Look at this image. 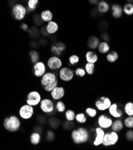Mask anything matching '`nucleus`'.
I'll use <instances>...</instances> for the list:
<instances>
[{
  "instance_id": "obj_1",
  "label": "nucleus",
  "mask_w": 133,
  "mask_h": 150,
  "mask_svg": "<svg viewBox=\"0 0 133 150\" xmlns=\"http://www.w3.org/2000/svg\"><path fill=\"white\" fill-rule=\"evenodd\" d=\"M71 140L75 144L80 145L88 142L90 140L91 134L86 128L80 127L71 132Z\"/></svg>"
},
{
  "instance_id": "obj_2",
  "label": "nucleus",
  "mask_w": 133,
  "mask_h": 150,
  "mask_svg": "<svg viewBox=\"0 0 133 150\" xmlns=\"http://www.w3.org/2000/svg\"><path fill=\"white\" fill-rule=\"evenodd\" d=\"M21 126V122L20 119L16 115H11L4 120V128L10 132H15L20 129Z\"/></svg>"
},
{
  "instance_id": "obj_3",
  "label": "nucleus",
  "mask_w": 133,
  "mask_h": 150,
  "mask_svg": "<svg viewBox=\"0 0 133 150\" xmlns=\"http://www.w3.org/2000/svg\"><path fill=\"white\" fill-rule=\"evenodd\" d=\"M119 140V136L118 132L111 130L106 132L102 145L104 147H111L115 145Z\"/></svg>"
},
{
  "instance_id": "obj_4",
  "label": "nucleus",
  "mask_w": 133,
  "mask_h": 150,
  "mask_svg": "<svg viewBox=\"0 0 133 150\" xmlns=\"http://www.w3.org/2000/svg\"><path fill=\"white\" fill-rule=\"evenodd\" d=\"M34 111V107L27 103L20 108L19 110V115L23 120H29L33 116Z\"/></svg>"
},
{
  "instance_id": "obj_5",
  "label": "nucleus",
  "mask_w": 133,
  "mask_h": 150,
  "mask_svg": "<svg viewBox=\"0 0 133 150\" xmlns=\"http://www.w3.org/2000/svg\"><path fill=\"white\" fill-rule=\"evenodd\" d=\"M42 100V96L39 91L33 90L28 93L26 103L32 107H37Z\"/></svg>"
},
{
  "instance_id": "obj_6",
  "label": "nucleus",
  "mask_w": 133,
  "mask_h": 150,
  "mask_svg": "<svg viewBox=\"0 0 133 150\" xmlns=\"http://www.w3.org/2000/svg\"><path fill=\"white\" fill-rule=\"evenodd\" d=\"M112 101L108 97L101 96L95 102V106L99 111H105L108 110L112 105Z\"/></svg>"
},
{
  "instance_id": "obj_7",
  "label": "nucleus",
  "mask_w": 133,
  "mask_h": 150,
  "mask_svg": "<svg viewBox=\"0 0 133 150\" xmlns=\"http://www.w3.org/2000/svg\"><path fill=\"white\" fill-rule=\"evenodd\" d=\"M39 105L41 110L47 114H50L53 112L55 108L53 101L49 98L42 99Z\"/></svg>"
},
{
  "instance_id": "obj_8",
  "label": "nucleus",
  "mask_w": 133,
  "mask_h": 150,
  "mask_svg": "<svg viewBox=\"0 0 133 150\" xmlns=\"http://www.w3.org/2000/svg\"><path fill=\"white\" fill-rule=\"evenodd\" d=\"M113 119L108 117L106 114H101L97 119V123L99 127L106 130L111 128L113 123Z\"/></svg>"
},
{
  "instance_id": "obj_9",
  "label": "nucleus",
  "mask_w": 133,
  "mask_h": 150,
  "mask_svg": "<svg viewBox=\"0 0 133 150\" xmlns=\"http://www.w3.org/2000/svg\"><path fill=\"white\" fill-rule=\"evenodd\" d=\"M74 72L67 67L61 68L59 71V78L64 82H69L74 78Z\"/></svg>"
},
{
  "instance_id": "obj_10",
  "label": "nucleus",
  "mask_w": 133,
  "mask_h": 150,
  "mask_svg": "<svg viewBox=\"0 0 133 150\" xmlns=\"http://www.w3.org/2000/svg\"><path fill=\"white\" fill-rule=\"evenodd\" d=\"M47 66L50 70L56 71L60 70L63 66V62L58 57L55 56L51 57L47 61Z\"/></svg>"
},
{
  "instance_id": "obj_11",
  "label": "nucleus",
  "mask_w": 133,
  "mask_h": 150,
  "mask_svg": "<svg viewBox=\"0 0 133 150\" xmlns=\"http://www.w3.org/2000/svg\"><path fill=\"white\" fill-rule=\"evenodd\" d=\"M12 10H13V13L15 19L18 20H21L23 19L26 15L27 10L25 7L22 4L15 5Z\"/></svg>"
},
{
  "instance_id": "obj_12",
  "label": "nucleus",
  "mask_w": 133,
  "mask_h": 150,
  "mask_svg": "<svg viewBox=\"0 0 133 150\" xmlns=\"http://www.w3.org/2000/svg\"><path fill=\"white\" fill-rule=\"evenodd\" d=\"M105 133L106 132L104 129L100 128V127H97L95 129V134L96 136L93 141L94 146L99 147L102 145Z\"/></svg>"
},
{
  "instance_id": "obj_13",
  "label": "nucleus",
  "mask_w": 133,
  "mask_h": 150,
  "mask_svg": "<svg viewBox=\"0 0 133 150\" xmlns=\"http://www.w3.org/2000/svg\"><path fill=\"white\" fill-rule=\"evenodd\" d=\"M56 80H57V77L55 73L48 72V73H46L42 77L40 83L43 87H45L47 85L50 84L51 83L54 82Z\"/></svg>"
},
{
  "instance_id": "obj_14",
  "label": "nucleus",
  "mask_w": 133,
  "mask_h": 150,
  "mask_svg": "<svg viewBox=\"0 0 133 150\" xmlns=\"http://www.w3.org/2000/svg\"><path fill=\"white\" fill-rule=\"evenodd\" d=\"M65 93L64 88L62 86H58L51 92V96L54 100H59L64 97Z\"/></svg>"
},
{
  "instance_id": "obj_15",
  "label": "nucleus",
  "mask_w": 133,
  "mask_h": 150,
  "mask_svg": "<svg viewBox=\"0 0 133 150\" xmlns=\"http://www.w3.org/2000/svg\"><path fill=\"white\" fill-rule=\"evenodd\" d=\"M109 114L114 119H120L123 116V111L118 108V105L116 103H112L110 108L108 109Z\"/></svg>"
},
{
  "instance_id": "obj_16",
  "label": "nucleus",
  "mask_w": 133,
  "mask_h": 150,
  "mask_svg": "<svg viewBox=\"0 0 133 150\" xmlns=\"http://www.w3.org/2000/svg\"><path fill=\"white\" fill-rule=\"evenodd\" d=\"M46 71V68L42 62H37L34 65V74L37 77H42Z\"/></svg>"
},
{
  "instance_id": "obj_17",
  "label": "nucleus",
  "mask_w": 133,
  "mask_h": 150,
  "mask_svg": "<svg viewBox=\"0 0 133 150\" xmlns=\"http://www.w3.org/2000/svg\"><path fill=\"white\" fill-rule=\"evenodd\" d=\"M124 122L120 119H116V120H115L113 121L110 129L112 130L119 133L120 132H121L124 129Z\"/></svg>"
},
{
  "instance_id": "obj_18",
  "label": "nucleus",
  "mask_w": 133,
  "mask_h": 150,
  "mask_svg": "<svg viewBox=\"0 0 133 150\" xmlns=\"http://www.w3.org/2000/svg\"><path fill=\"white\" fill-rule=\"evenodd\" d=\"M65 49V45L63 43H57L52 47V52L56 55H60Z\"/></svg>"
},
{
  "instance_id": "obj_19",
  "label": "nucleus",
  "mask_w": 133,
  "mask_h": 150,
  "mask_svg": "<svg viewBox=\"0 0 133 150\" xmlns=\"http://www.w3.org/2000/svg\"><path fill=\"white\" fill-rule=\"evenodd\" d=\"M46 29L49 34L55 33L58 30V25L55 22L51 20L48 22L46 27Z\"/></svg>"
},
{
  "instance_id": "obj_20",
  "label": "nucleus",
  "mask_w": 133,
  "mask_h": 150,
  "mask_svg": "<svg viewBox=\"0 0 133 150\" xmlns=\"http://www.w3.org/2000/svg\"><path fill=\"white\" fill-rule=\"evenodd\" d=\"M86 60L88 63H95L98 61V56L95 53L92 51H89L85 55Z\"/></svg>"
},
{
  "instance_id": "obj_21",
  "label": "nucleus",
  "mask_w": 133,
  "mask_h": 150,
  "mask_svg": "<svg viewBox=\"0 0 133 150\" xmlns=\"http://www.w3.org/2000/svg\"><path fill=\"white\" fill-rule=\"evenodd\" d=\"M100 44V40L96 37L92 36L89 38L88 41V45L90 49H95L99 47Z\"/></svg>"
},
{
  "instance_id": "obj_22",
  "label": "nucleus",
  "mask_w": 133,
  "mask_h": 150,
  "mask_svg": "<svg viewBox=\"0 0 133 150\" xmlns=\"http://www.w3.org/2000/svg\"><path fill=\"white\" fill-rule=\"evenodd\" d=\"M41 141V135L39 132H33L30 136V142L32 145H37Z\"/></svg>"
},
{
  "instance_id": "obj_23",
  "label": "nucleus",
  "mask_w": 133,
  "mask_h": 150,
  "mask_svg": "<svg viewBox=\"0 0 133 150\" xmlns=\"http://www.w3.org/2000/svg\"><path fill=\"white\" fill-rule=\"evenodd\" d=\"M113 16L115 18H119L122 15V10L121 7L118 4H115L112 6Z\"/></svg>"
},
{
  "instance_id": "obj_24",
  "label": "nucleus",
  "mask_w": 133,
  "mask_h": 150,
  "mask_svg": "<svg viewBox=\"0 0 133 150\" xmlns=\"http://www.w3.org/2000/svg\"><path fill=\"white\" fill-rule=\"evenodd\" d=\"M40 17L43 21L46 22H49L52 20L53 15L51 11L45 10V11H43L41 13Z\"/></svg>"
},
{
  "instance_id": "obj_25",
  "label": "nucleus",
  "mask_w": 133,
  "mask_h": 150,
  "mask_svg": "<svg viewBox=\"0 0 133 150\" xmlns=\"http://www.w3.org/2000/svg\"><path fill=\"white\" fill-rule=\"evenodd\" d=\"M98 49L100 53L105 54L108 52V51L110 50V46L108 45L107 42L103 41V42L100 43L98 47Z\"/></svg>"
},
{
  "instance_id": "obj_26",
  "label": "nucleus",
  "mask_w": 133,
  "mask_h": 150,
  "mask_svg": "<svg viewBox=\"0 0 133 150\" xmlns=\"http://www.w3.org/2000/svg\"><path fill=\"white\" fill-rule=\"evenodd\" d=\"M118 58H119V54L115 51H112L110 52L106 56V59L107 61H108L110 63H113L116 62L118 59Z\"/></svg>"
},
{
  "instance_id": "obj_27",
  "label": "nucleus",
  "mask_w": 133,
  "mask_h": 150,
  "mask_svg": "<svg viewBox=\"0 0 133 150\" xmlns=\"http://www.w3.org/2000/svg\"><path fill=\"white\" fill-rule=\"evenodd\" d=\"M76 115L75 112L72 110H68L65 111V118L66 120L70 121H73L75 120Z\"/></svg>"
},
{
  "instance_id": "obj_28",
  "label": "nucleus",
  "mask_w": 133,
  "mask_h": 150,
  "mask_svg": "<svg viewBox=\"0 0 133 150\" xmlns=\"http://www.w3.org/2000/svg\"><path fill=\"white\" fill-rule=\"evenodd\" d=\"M125 113L128 116H133V103L129 102L127 103L124 108Z\"/></svg>"
},
{
  "instance_id": "obj_29",
  "label": "nucleus",
  "mask_w": 133,
  "mask_h": 150,
  "mask_svg": "<svg viewBox=\"0 0 133 150\" xmlns=\"http://www.w3.org/2000/svg\"><path fill=\"white\" fill-rule=\"evenodd\" d=\"M55 107V109L56 110V111L59 113L65 112V111H66L65 104L64 103V102L62 100H58L56 102Z\"/></svg>"
},
{
  "instance_id": "obj_30",
  "label": "nucleus",
  "mask_w": 133,
  "mask_h": 150,
  "mask_svg": "<svg viewBox=\"0 0 133 150\" xmlns=\"http://www.w3.org/2000/svg\"><path fill=\"white\" fill-rule=\"evenodd\" d=\"M75 120L80 124H84L87 121V117L83 112H80L76 115Z\"/></svg>"
},
{
  "instance_id": "obj_31",
  "label": "nucleus",
  "mask_w": 133,
  "mask_h": 150,
  "mask_svg": "<svg viewBox=\"0 0 133 150\" xmlns=\"http://www.w3.org/2000/svg\"><path fill=\"white\" fill-rule=\"evenodd\" d=\"M108 10H109V6L106 2L101 1L99 3L98 6V11L99 12L104 13L108 11Z\"/></svg>"
},
{
  "instance_id": "obj_32",
  "label": "nucleus",
  "mask_w": 133,
  "mask_h": 150,
  "mask_svg": "<svg viewBox=\"0 0 133 150\" xmlns=\"http://www.w3.org/2000/svg\"><path fill=\"white\" fill-rule=\"evenodd\" d=\"M49 124L53 129H56L60 126L61 121H60V120L58 119L56 117H52L49 119Z\"/></svg>"
},
{
  "instance_id": "obj_33",
  "label": "nucleus",
  "mask_w": 133,
  "mask_h": 150,
  "mask_svg": "<svg viewBox=\"0 0 133 150\" xmlns=\"http://www.w3.org/2000/svg\"><path fill=\"white\" fill-rule=\"evenodd\" d=\"M84 70L86 71V73L91 75H92L94 73V70H95V63H87L85 66H84Z\"/></svg>"
},
{
  "instance_id": "obj_34",
  "label": "nucleus",
  "mask_w": 133,
  "mask_h": 150,
  "mask_svg": "<svg viewBox=\"0 0 133 150\" xmlns=\"http://www.w3.org/2000/svg\"><path fill=\"white\" fill-rule=\"evenodd\" d=\"M124 124L127 128H133V116H128L124 120Z\"/></svg>"
},
{
  "instance_id": "obj_35",
  "label": "nucleus",
  "mask_w": 133,
  "mask_h": 150,
  "mask_svg": "<svg viewBox=\"0 0 133 150\" xmlns=\"http://www.w3.org/2000/svg\"><path fill=\"white\" fill-rule=\"evenodd\" d=\"M58 84H59V82H58V79L55 81L54 82L51 83L50 84L47 85L45 87H44V90L46 91V92H48V93H51V92L56 87L58 86Z\"/></svg>"
},
{
  "instance_id": "obj_36",
  "label": "nucleus",
  "mask_w": 133,
  "mask_h": 150,
  "mask_svg": "<svg viewBox=\"0 0 133 150\" xmlns=\"http://www.w3.org/2000/svg\"><path fill=\"white\" fill-rule=\"evenodd\" d=\"M85 112L89 117L94 118L97 115V110L91 107H88L85 110Z\"/></svg>"
},
{
  "instance_id": "obj_37",
  "label": "nucleus",
  "mask_w": 133,
  "mask_h": 150,
  "mask_svg": "<svg viewBox=\"0 0 133 150\" xmlns=\"http://www.w3.org/2000/svg\"><path fill=\"white\" fill-rule=\"evenodd\" d=\"M30 55L31 57V62L34 63H37V62H39V54L38 53V52H37L35 50H32L30 52Z\"/></svg>"
},
{
  "instance_id": "obj_38",
  "label": "nucleus",
  "mask_w": 133,
  "mask_h": 150,
  "mask_svg": "<svg viewBox=\"0 0 133 150\" xmlns=\"http://www.w3.org/2000/svg\"><path fill=\"white\" fill-rule=\"evenodd\" d=\"M124 11L127 15H133V6L131 4H127L124 7Z\"/></svg>"
},
{
  "instance_id": "obj_39",
  "label": "nucleus",
  "mask_w": 133,
  "mask_h": 150,
  "mask_svg": "<svg viewBox=\"0 0 133 150\" xmlns=\"http://www.w3.org/2000/svg\"><path fill=\"white\" fill-rule=\"evenodd\" d=\"M63 128L65 130H71L74 128L75 126V123L72 121H70L68 120H66L64 121L63 124Z\"/></svg>"
},
{
  "instance_id": "obj_40",
  "label": "nucleus",
  "mask_w": 133,
  "mask_h": 150,
  "mask_svg": "<svg viewBox=\"0 0 133 150\" xmlns=\"http://www.w3.org/2000/svg\"><path fill=\"white\" fill-rule=\"evenodd\" d=\"M55 137V133L52 130H48L47 132L46 136V139L47 141H52L54 140Z\"/></svg>"
},
{
  "instance_id": "obj_41",
  "label": "nucleus",
  "mask_w": 133,
  "mask_h": 150,
  "mask_svg": "<svg viewBox=\"0 0 133 150\" xmlns=\"http://www.w3.org/2000/svg\"><path fill=\"white\" fill-rule=\"evenodd\" d=\"M69 61L71 65H76L79 62V57L75 54L72 55L70 57Z\"/></svg>"
},
{
  "instance_id": "obj_42",
  "label": "nucleus",
  "mask_w": 133,
  "mask_h": 150,
  "mask_svg": "<svg viewBox=\"0 0 133 150\" xmlns=\"http://www.w3.org/2000/svg\"><path fill=\"white\" fill-rule=\"evenodd\" d=\"M86 73H86L85 70L82 68H78L75 71V74L77 76H79L80 77H83L84 75H86Z\"/></svg>"
},
{
  "instance_id": "obj_43",
  "label": "nucleus",
  "mask_w": 133,
  "mask_h": 150,
  "mask_svg": "<svg viewBox=\"0 0 133 150\" xmlns=\"http://www.w3.org/2000/svg\"><path fill=\"white\" fill-rule=\"evenodd\" d=\"M38 2L39 0H29L28 2V7L31 10H34L37 6Z\"/></svg>"
},
{
  "instance_id": "obj_44",
  "label": "nucleus",
  "mask_w": 133,
  "mask_h": 150,
  "mask_svg": "<svg viewBox=\"0 0 133 150\" xmlns=\"http://www.w3.org/2000/svg\"><path fill=\"white\" fill-rule=\"evenodd\" d=\"M125 138L129 141H133V130H128L125 133Z\"/></svg>"
},
{
  "instance_id": "obj_45",
  "label": "nucleus",
  "mask_w": 133,
  "mask_h": 150,
  "mask_svg": "<svg viewBox=\"0 0 133 150\" xmlns=\"http://www.w3.org/2000/svg\"><path fill=\"white\" fill-rule=\"evenodd\" d=\"M101 38L106 42L110 41V36H108V34L107 33H103L101 36Z\"/></svg>"
},
{
  "instance_id": "obj_46",
  "label": "nucleus",
  "mask_w": 133,
  "mask_h": 150,
  "mask_svg": "<svg viewBox=\"0 0 133 150\" xmlns=\"http://www.w3.org/2000/svg\"><path fill=\"white\" fill-rule=\"evenodd\" d=\"M107 27H108V25L106 22H103L100 24V29L103 30L106 29L107 28Z\"/></svg>"
},
{
  "instance_id": "obj_47",
  "label": "nucleus",
  "mask_w": 133,
  "mask_h": 150,
  "mask_svg": "<svg viewBox=\"0 0 133 150\" xmlns=\"http://www.w3.org/2000/svg\"><path fill=\"white\" fill-rule=\"evenodd\" d=\"M89 2L92 4H96L98 3V0H89Z\"/></svg>"
},
{
  "instance_id": "obj_48",
  "label": "nucleus",
  "mask_w": 133,
  "mask_h": 150,
  "mask_svg": "<svg viewBox=\"0 0 133 150\" xmlns=\"http://www.w3.org/2000/svg\"><path fill=\"white\" fill-rule=\"evenodd\" d=\"M23 29H28V26L26 24H23Z\"/></svg>"
},
{
  "instance_id": "obj_49",
  "label": "nucleus",
  "mask_w": 133,
  "mask_h": 150,
  "mask_svg": "<svg viewBox=\"0 0 133 150\" xmlns=\"http://www.w3.org/2000/svg\"><path fill=\"white\" fill-rule=\"evenodd\" d=\"M127 1L129 3H133V0H127Z\"/></svg>"
},
{
  "instance_id": "obj_50",
  "label": "nucleus",
  "mask_w": 133,
  "mask_h": 150,
  "mask_svg": "<svg viewBox=\"0 0 133 150\" xmlns=\"http://www.w3.org/2000/svg\"><path fill=\"white\" fill-rule=\"evenodd\" d=\"M101 1H103V0H101Z\"/></svg>"
}]
</instances>
